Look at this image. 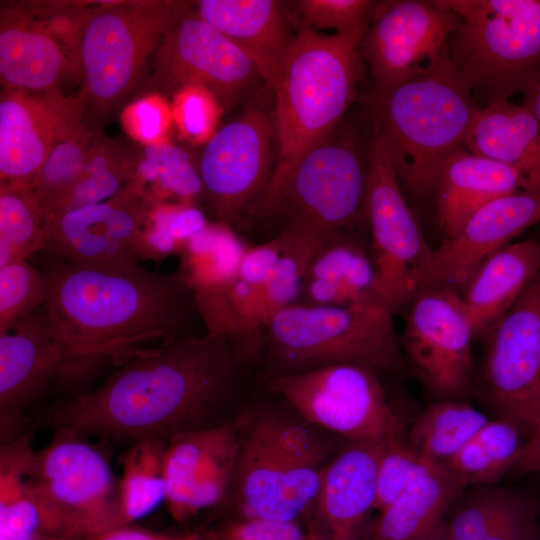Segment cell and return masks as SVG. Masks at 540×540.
<instances>
[{"mask_svg": "<svg viewBox=\"0 0 540 540\" xmlns=\"http://www.w3.org/2000/svg\"><path fill=\"white\" fill-rule=\"evenodd\" d=\"M127 121L133 134L145 143H153L165 129L167 114L161 103L143 97L130 106Z\"/></svg>", "mask_w": 540, "mask_h": 540, "instance_id": "obj_45", "label": "cell"}, {"mask_svg": "<svg viewBox=\"0 0 540 540\" xmlns=\"http://www.w3.org/2000/svg\"><path fill=\"white\" fill-rule=\"evenodd\" d=\"M464 147L515 170L522 190L540 191V122L522 104L502 100L479 108Z\"/></svg>", "mask_w": 540, "mask_h": 540, "instance_id": "obj_27", "label": "cell"}, {"mask_svg": "<svg viewBox=\"0 0 540 540\" xmlns=\"http://www.w3.org/2000/svg\"><path fill=\"white\" fill-rule=\"evenodd\" d=\"M45 274V307L65 348L61 368L72 377L207 333L197 292L180 269L84 267L50 258Z\"/></svg>", "mask_w": 540, "mask_h": 540, "instance_id": "obj_2", "label": "cell"}, {"mask_svg": "<svg viewBox=\"0 0 540 540\" xmlns=\"http://www.w3.org/2000/svg\"><path fill=\"white\" fill-rule=\"evenodd\" d=\"M153 204L130 184L116 196L48 218L46 252L75 266L117 267L144 257Z\"/></svg>", "mask_w": 540, "mask_h": 540, "instance_id": "obj_16", "label": "cell"}, {"mask_svg": "<svg viewBox=\"0 0 540 540\" xmlns=\"http://www.w3.org/2000/svg\"><path fill=\"white\" fill-rule=\"evenodd\" d=\"M192 3L164 36L134 99L200 88L229 111L267 84L252 60L205 22Z\"/></svg>", "mask_w": 540, "mask_h": 540, "instance_id": "obj_12", "label": "cell"}, {"mask_svg": "<svg viewBox=\"0 0 540 540\" xmlns=\"http://www.w3.org/2000/svg\"><path fill=\"white\" fill-rule=\"evenodd\" d=\"M68 74L74 76L69 46L33 13L28 2L1 4L2 88L41 95L59 92Z\"/></svg>", "mask_w": 540, "mask_h": 540, "instance_id": "obj_23", "label": "cell"}, {"mask_svg": "<svg viewBox=\"0 0 540 540\" xmlns=\"http://www.w3.org/2000/svg\"><path fill=\"white\" fill-rule=\"evenodd\" d=\"M228 540H307L294 521L248 519L231 527Z\"/></svg>", "mask_w": 540, "mask_h": 540, "instance_id": "obj_46", "label": "cell"}, {"mask_svg": "<svg viewBox=\"0 0 540 540\" xmlns=\"http://www.w3.org/2000/svg\"><path fill=\"white\" fill-rule=\"evenodd\" d=\"M366 29L323 34L297 27L271 87L278 139L272 176L322 142L341 122L362 77L359 43Z\"/></svg>", "mask_w": 540, "mask_h": 540, "instance_id": "obj_6", "label": "cell"}, {"mask_svg": "<svg viewBox=\"0 0 540 540\" xmlns=\"http://www.w3.org/2000/svg\"><path fill=\"white\" fill-rule=\"evenodd\" d=\"M409 302L402 341L408 360L439 399H458L470 386L475 336L461 294L424 287Z\"/></svg>", "mask_w": 540, "mask_h": 540, "instance_id": "obj_17", "label": "cell"}, {"mask_svg": "<svg viewBox=\"0 0 540 540\" xmlns=\"http://www.w3.org/2000/svg\"><path fill=\"white\" fill-rule=\"evenodd\" d=\"M83 121L77 95L1 90L0 185L31 184L56 140Z\"/></svg>", "mask_w": 540, "mask_h": 540, "instance_id": "obj_21", "label": "cell"}, {"mask_svg": "<svg viewBox=\"0 0 540 540\" xmlns=\"http://www.w3.org/2000/svg\"><path fill=\"white\" fill-rule=\"evenodd\" d=\"M489 421L458 399H438L415 419L406 438L427 463L445 465Z\"/></svg>", "mask_w": 540, "mask_h": 540, "instance_id": "obj_34", "label": "cell"}, {"mask_svg": "<svg viewBox=\"0 0 540 540\" xmlns=\"http://www.w3.org/2000/svg\"><path fill=\"white\" fill-rule=\"evenodd\" d=\"M266 388L312 425L349 442L376 444L406 436L373 369L331 365L270 378Z\"/></svg>", "mask_w": 540, "mask_h": 540, "instance_id": "obj_11", "label": "cell"}, {"mask_svg": "<svg viewBox=\"0 0 540 540\" xmlns=\"http://www.w3.org/2000/svg\"><path fill=\"white\" fill-rule=\"evenodd\" d=\"M221 111L215 98L203 89L186 88L176 95L177 121L193 142L212 137Z\"/></svg>", "mask_w": 540, "mask_h": 540, "instance_id": "obj_44", "label": "cell"}, {"mask_svg": "<svg viewBox=\"0 0 540 540\" xmlns=\"http://www.w3.org/2000/svg\"><path fill=\"white\" fill-rule=\"evenodd\" d=\"M165 534L129 525L119 526L90 536L85 540H177Z\"/></svg>", "mask_w": 540, "mask_h": 540, "instance_id": "obj_48", "label": "cell"}, {"mask_svg": "<svg viewBox=\"0 0 540 540\" xmlns=\"http://www.w3.org/2000/svg\"><path fill=\"white\" fill-rule=\"evenodd\" d=\"M539 420H540V402H539V406H538V410H537V418H536L535 424H536ZM535 424H534V426H535ZM534 426H533V427H534Z\"/></svg>", "mask_w": 540, "mask_h": 540, "instance_id": "obj_51", "label": "cell"}, {"mask_svg": "<svg viewBox=\"0 0 540 540\" xmlns=\"http://www.w3.org/2000/svg\"><path fill=\"white\" fill-rule=\"evenodd\" d=\"M49 281L26 260L12 261L0 267V334L27 315L45 305Z\"/></svg>", "mask_w": 540, "mask_h": 540, "instance_id": "obj_41", "label": "cell"}, {"mask_svg": "<svg viewBox=\"0 0 540 540\" xmlns=\"http://www.w3.org/2000/svg\"><path fill=\"white\" fill-rule=\"evenodd\" d=\"M130 185L153 204H194L204 201L198 167L180 147L166 142L143 143L125 149Z\"/></svg>", "mask_w": 540, "mask_h": 540, "instance_id": "obj_32", "label": "cell"}, {"mask_svg": "<svg viewBox=\"0 0 540 540\" xmlns=\"http://www.w3.org/2000/svg\"><path fill=\"white\" fill-rule=\"evenodd\" d=\"M540 274V242L508 244L487 258L466 283L463 304L475 336L490 334Z\"/></svg>", "mask_w": 540, "mask_h": 540, "instance_id": "obj_29", "label": "cell"}, {"mask_svg": "<svg viewBox=\"0 0 540 540\" xmlns=\"http://www.w3.org/2000/svg\"><path fill=\"white\" fill-rule=\"evenodd\" d=\"M247 414L176 435L164 457L165 504L182 521L229 495Z\"/></svg>", "mask_w": 540, "mask_h": 540, "instance_id": "obj_19", "label": "cell"}, {"mask_svg": "<svg viewBox=\"0 0 540 540\" xmlns=\"http://www.w3.org/2000/svg\"><path fill=\"white\" fill-rule=\"evenodd\" d=\"M367 143L340 122L319 144L271 177L245 221H275L287 232L318 246L368 223ZM276 234V235H277ZM275 236V235H274Z\"/></svg>", "mask_w": 540, "mask_h": 540, "instance_id": "obj_4", "label": "cell"}, {"mask_svg": "<svg viewBox=\"0 0 540 540\" xmlns=\"http://www.w3.org/2000/svg\"><path fill=\"white\" fill-rule=\"evenodd\" d=\"M74 433L55 430L35 451L25 475L45 530L88 538L121 525L120 484L100 451Z\"/></svg>", "mask_w": 540, "mask_h": 540, "instance_id": "obj_10", "label": "cell"}, {"mask_svg": "<svg viewBox=\"0 0 540 540\" xmlns=\"http://www.w3.org/2000/svg\"><path fill=\"white\" fill-rule=\"evenodd\" d=\"M461 21L452 65L479 108L525 93L540 76V0H436Z\"/></svg>", "mask_w": 540, "mask_h": 540, "instance_id": "obj_9", "label": "cell"}, {"mask_svg": "<svg viewBox=\"0 0 540 540\" xmlns=\"http://www.w3.org/2000/svg\"><path fill=\"white\" fill-rule=\"evenodd\" d=\"M518 423L490 420L444 466L463 487L495 485L512 471L525 442Z\"/></svg>", "mask_w": 540, "mask_h": 540, "instance_id": "obj_33", "label": "cell"}, {"mask_svg": "<svg viewBox=\"0 0 540 540\" xmlns=\"http://www.w3.org/2000/svg\"><path fill=\"white\" fill-rule=\"evenodd\" d=\"M64 357L45 305L0 334L1 443L25 433V409L56 378Z\"/></svg>", "mask_w": 540, "mask_h": 540, "instance_id": "obj_20", "label": "cell"}, {"mask_svg": "<svg viewBox=\"0 0 540 540\" xmlns=\"http://www.w3.org/2000/svg\"><path fill=\"white\" fill-rule=\"evenodd\" d=\"M45 249V217L33 186L0 185V267Z\"/></svg>", "mask_w": 540, "mask_h": 540, "instance_id": "obj_37", "label": "cell"}, {"mask_svg": "<svg viewBox=\"0 0 540 540\" xmlns=\"http://www.w3.org/2000/svg\"><path fill=\"white\" fill-rule=\"evenodd\" d=\"M484 377L502 416L532 429L540 402V274L490 333Z\"/></svg>", "mask_w": 540, "mask_h": 540, "instance_id": "obj_18", "label": "cell"}, {"mask_svg": "<svg viewBox=\"0 0 540 540\" xmlns=\"http://www.w3.org/2000/svg\"><path fill=\"white\" fill-rule=\"evenodd\" d=\"M460 16L436 0L378 1L359 43L375 92H384L430 72L448 49Z\"/></svg>", "mask_w": 540, "mask_h": 540, "instance_id": "obj_15", "label": "cell"}, {"mask_svg": "<svg viewBox=\"0 0 540 540\" xmlns=\"http://www.w3.org/2000/svg\"><path fill=\"white\" fill-rule=\"evenodd\" d=\"M539 220L540 191L520 190L488 203L434 249L419 289L465 286L487 258Z\"/></svg>", "mask_w": 540, "mask_h": 540, "instance_id": "obj_22", "label": "cell"}, {"mask_svg": "<svg viewBox=\"0 0 540 540\" xmlns=\"http://www.w3.org/2000/svg\"><path fill=\"white\" fill-rule=\"evenodd\" d=\"M478 109L448 49L427 74L374 92L372 131L386 145L400 184L412 198L433 196L443 164L464 147Z\"/></svg>", "mask_w": 540, "mask_h": 540, "instance_id": "obj_5", "label": "cell"}, {"mask_svg": "<svg viewBox=\"0 0 540 540\" xmlns=\"http://www.w3.org/2000/svg\"><path fill=\"white\" fill-rule=\"evenodd\" d=\"M534 540H540V533L536 536Z\"/></svg>", "mask_w": 540, "mask_h": 540, "instance_id": "obj_52", "label": "cell"}, {"mask_svg": "<svg viewBox=\"0 0 540 540\" xmlns=\"http://www.w3.org/2000/svg\"><path fill=\"white\" fill-rule=\"evenodd\" d=\"M394 312L372 304L296 303L280 310L264 330L260 360L266 380L338 364L360 365L378 373L398 367L401 353Z\"/></svg>", "mask_w": 540, "mask_h": 540, "instance_id": "obj_8", "label": "cell"}, {"mask_svg": "<svg viewBox=\"0 0 540 540\" xmlns=\"http://www.w3.org/2000/svg\"><path fill=\"white\" fill-rule=\"evenodd\" d=\"M522 105L527 108L540 122V76L524 93Z\"/></svg>", "mask_w": 540, "mask_h": 540, "instance_id": "obj_49", "label": "cell"}, {"mask_svg": "<svg viewBox=\"0 0 540 540\" xmlns=\"http://www.w3.org/2000/svg\"><path fill=\"white\" fill-rule=\"evenodd\" d=\"M192 2L116 0L86 2L72 37L73 73L83 123L97 131L146 80L167 32Z\"/></svg>", "mask_w": 540, "mask_h": 540, "instance_id": "obj_3", "label": "cell"}, {"mask_svg": "<svg viewBox=\"0 0 540 540\" xmlns=\"http://www.w3.org/2000/svg\"><path fill=\"white\" fill-rule=\"evenodd\" d=\"M419 540H452V538L448 533L446 523L442 522L429 534Z\"/></svg>", "mask_w": 540, "mask_h": 540, "instance_id": "obj_50", "label": "cell"}, {"mask_svg": "<svg viewBox=\"0 0 540 540\" xmlns=\"http://www.w3.org/2000/svg\"><path fill=\"white\" fill-rule=\"evenodd\" d=\"M168 441L146 437L132 442L122 462L121 525L147 515L165 501L164 457Z\"/></svg>", "mask_w": 540, "mask_h": 540, "instance_id": "obj_36", "label": "cell"}, {"mask_svg": "<svg viewBox=\"0 0 540 540\" xmlns=\"http://www.w3.org/2000/svg\"><path fill=\"white\" fill-rule=\"evenodd\" d=\"M208 225L202 210L194 204H158L145 233L144 257L157 260L182 252L192 238Z\"/></svg>", "mask_w": 540, "mask_h": 540, "instance_id": "obj_40", "label": "cell"}, {"mask_svg": "<svg viewBox=\"0 0 540 540\" xmlns=\"http://www.w3.org/2000/svg\"><path fill=\"white\" fill-rule=\"evenodd\" d=\"M367 158L371 254L379 287L396 310L418 291L434 249L406 202L386 145L374 131L368 139Z\"/></svg>", "mask_w": 540, "mask_h": 540, "instance_id": "obj_14", "label": "cell"}, {"mask_svg": "<svg viewBox=\"0 0 540 540\" xmlns=\"http://www.w3.org/2000/svg\"><path fill=\"white\" fill-rule=\"evenodd\" d=\"M129 183L125 149L98 135L82 174L48 218L106 201L124 190Z\"/></svg>", "mask_w": 540, "mask_h": 540, "instance_id": "obj_39", "label": "cell"}, {"mask_svg": "<svg viewBox=\"0 0 540 540\" xmlns=\"http://www.w3.org/2000/svg\"><path fill=\"white\" fill-rule=\"evenodd\" d=\"M287 2L276 0H200L195 12L240 48L271 89L296 37Z\"/></svg>", "mask_w": 540, "mask_h": 540, "instance_id": "obj_24", "label": "cell"}, {"mask_svg": "<svg viewBox=\"0 0 540 540\" xmlns=\"http://www.w3.org/2000/svg\"><path fill=\"white\" fill-rule=\"evenodd\" d=\"M465 487L444 466L429 468L381 511L373 540H419L443 522Z\"/></svg>", "mask_w": 540, "mask_h": 540, "instance_id": "obj_31", "label": "cell"}, {"mask_svg": "<svg viewBox=\"0 0 540 540\" xmlns=\"http://www.w3.org/2000/svg\"><path fill=\"white\" fill-rule=\"evenodd\" d=\"M301 25L316 29H333L344 33L368 27L378 1L371 0H298L291 2Z\"/></svg>", "mask_w": 540, "mask_h": 540, "instance_id": "obj_43", "label": "cell"}, {"mask_svg": "<svg viewBox=\"0 0 540 540\" xmlns=\"http://www.w3.org/2000/svg\"><path fill=\"white\" fill-rule=\"evenodd\" d=\"M248 247L231 226L208 224L181 252L180 270L197 293L220 291L235 279Z\"/></svg>", "mask_w": 540, "mask_h": 540, "instance_id": "obj_35", "label": "cell"}, {"mask_svg": "<svg viewBox=\"0 0 540 540\" xmlns=\"http://www.w3.org/2000/svg\"><path fill=\"white\" fill-rule=\"evenodd\" d=\"M385 443L349 442L327 464L314 505L334 540H352L375 508L377 465Z\"/></svg>", "mask_w": 540, "mask_h": 540, "instance_id": "obj_28", "label": "cell"}, {"mask_svg": "<svg viewBox=\"0 0 540 540\" xmlns=\"http://www.w3.org/2000/svg\"><path fill=\"white\" fill-rule=\"evenodd\" d=\"M512 471L518 476L540 473V420L532 428Z\"/></svg>", "mask_w": 540, "mask_h": 540, "instance_id": "obj_47", "label": "cell"}, {"mask_svg": "<svg viewBox=\"0 0 540 540\" xmlns=\"http://www.w3.org/2000/svg\"><path fill=\"white\" fill-rule=\"evenodd\" d=\"M245 363L225 337L207 332L139 354L60 407L56 430L115 440L172 437L233 417Z\"/></svg>", "mask_w": 540, "mask_h": 540, "instance_id": "obj_1", "label": "cell"}, {"mask_svg": "<svg viewBox=\"0 0 540 540\" xmlns=\"http://www.w3.org/2000/svg\"><path fill=\"white\" fill-rule=\"evenodd\" d=\"M457 498L446 523L452 540H534L540 500L526 491L474 486Z\"/></svg>", "mask_w": 540, "mask_h": 540, "instance_id": "obj_30", "label": "cell"}, {"mask_svg": "<svg viewBox=\"0 0 540 540\" xmlns=\"http://www.w3.org/2000/svg\"><path fill=\"white\" fill-rule=\"evenodd\" d=\"M430 465L409 445L406 436L386 442L377 465L375 509L381 512L387 508Z\"/></svg>", "mask_w": 540, "mask_h": 540, "instance_id": "obj_42", "label": "cell"}, {"mask_svg": "<svg viewBox=\"0 0 540 540\" xmlns=\"http://www.w3.org/2000/svg\"><path fill=\"white\" fill-rule=\"evenodd\" d=\"M248 415L229 495L249 519L294 521L314 505L332 441L300 415Z\"/></svg>", "mask_w": 540, "mask_h": 540, "instance_id": "obj_7", "label": "cell"}, {"mask_svg": "<svg viewBox=\"0 0 540 540\" xmlns=\"http://www.w3.org/2000/svg\"><path fill=\"white\" fill-rule=\"evenodd\" d=\"M278 159L274 108L250 103L207 141L198 171L216 222L237 228L263 196Z\"/></svg>", "mask_w": 540, "mask_h": 540, "instance_id": "obj_13", "label": "cell"}, {"mask_svg": "<svg viewBox=\"0 0 540 540\" xmlns=\"http://www.w3.org/2000/svg\"><path fill=\"white\" fill-rule=\"evenodd\" d=\"M520 190L522 180L515 170L459 149L443 164L433 192L443 240L488 203Z\"/></svg>", "mask_w": 540, "mask_h": 540, "instance_id": "obj_26", "label": "cell"}, {"mask_svg": "<svg viewBox=\"0 0 540 540\" xmlns=\"http://www.w3.org/2000/svg\"><path fill=\"white\" fill-rule=\"evenodd\" d=\"M98 135L78 120L52 146L31 183L45 221L82 174Z\"/></svg>", "mask_w": 540, "mask_h": 540, "instance_id": "obj_38", "label": "cell"}, {"mask_svg": "<svg viewBox=\"0 0 540 540\" xmlns=\"http://www.w3.org/2000/svg\"><path fill=\"white\" fill-rule=\"evenodd\" d=\"M298 303L316 306H393L383 295L371 251L358 231L324 243L310 260Z\"/></svg>", "mask_w": 540, "mask_h": 540, "instance_id": "obj_25", "label": "cell"}]
</instances>
